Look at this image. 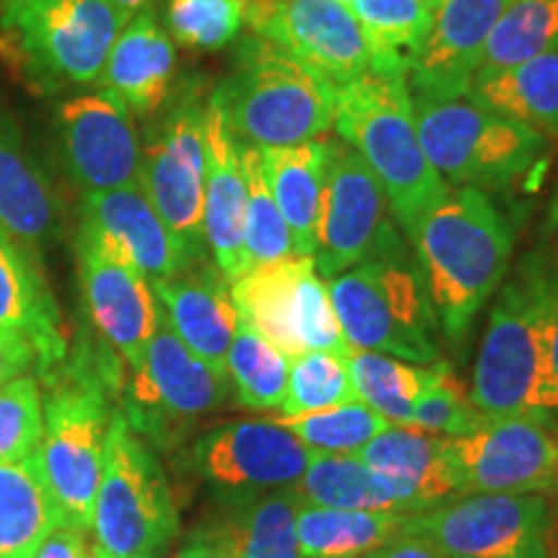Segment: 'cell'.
<instances>
[{
  "mask_svg": "<svg viewBox=\"0 0 558 558\" xmlns=\"http://www.w3.org/2000/svg\"><path fill=\"white\" fill-rule=\"evenodd\" d=\"M78 275L94 329L128 362H143L145 347L158 329V300L150 282L107 246L78 230Z\"/></svg>",
  "mask_w": 558,
  "mask_h": 558,
  "instance_id": "19",
  "label": "cell"
},
{
  "mask_svg": "<svg viewBox=\"0 0 558 558\" xmlns=\"http://www.w3.org/2000/svg\"><path fill=\"white\" fill-rule=\"evenodd\" d=\"M288 369L290 360L239 320V331L226 357V375L233 383L235 399L246 409H279L288 388Z\"/></svg>",
  "mask_w": 558,
  "mask_h": 558,
  "instance_id": "38",
  "label": "cell"
},
{
  "mask_svg": "<svg viewBox=\"0 0 558 558\" xmlns=\"http://www.w3.org/2000/svg\"><path fill=\"white\" fill-rule=\"evenodd\" d=\"M41 393L34 378L5 383L0 388V463H16L37 452L41 442Z\"/></svg>",
  "mask_w": 558,
  "mask_h": 558,
  "instance_id": "43",
  "label": "cell"
},
{
  "mask_svg": "<svg viewBox=\"0 0 558 558\" xmlns=\"http://www.w3.org/2000/svg\"><path fill=\"white\" fill-rule=\"evenodd\" d=\"M380 181L360 153L344 140H329L318 239L313 251L316 271L329 282L401 239Z\"/></svg>",
  "mask_w": 558,
  "mask_h": 558,
  "instance_id": "15",
  "label": "cell"
},
{
  "mask_svg": "<svg viewBox=\"0 0 558 558\" xmlns=\"http://www.w3.org/2000/svg\"><path fill=\"white\" fill-rule=\"evenodd\" d=\"M469 96L543 137L558 140V45L520 65L476 75Z\"/></svg>",
  "mask_w": 558,
  "mask_h": 558,
  "instance_id": "31",
  "label": "cell"
},
{
  "mask_svg": "<svg viewBox=\"0 0 558 558\" xmlns=\"http://www.w3.org/2000/svg\"><path fill=\"white\" fill-rule=\"evenodd\" d=\"M347 369L357 399L390 424L411 422L414 403L432 378V365L422 367L390 354L360 352V349L347 354Z\"/></svg>",
  "mask_w": 558,
  "mask_h": 558,
  "instance_id": "35",
  "label": "cell"
},
{
  "mask_svg": "<svg viewBox=\"0 0 558 558\" xmlns=\"http://www.w3.org/2000/svg\"><path fill=\"white\" fill-rule=\"evenodd\" d=\"M243 21L331 86L373 73L365 32L337 0H243Z\"/></svg>",
  "mask_w": 558,
  "mask_h": 558,
  "instance_id": "16",
  "label": "cell"
},
{
  "mask_svg": "<svg viewBox=\"0 0 558 558\" xmlns=\"http://www.w3.org/2000/svg\"><path fill=\"white\" fill-rule=\"evenodd\" d=\"M543 373H546V267H543V251L535 248L522 256V262L501 284L488 316L476 369H473V407L484 418L538 414L535 403H538Z\"/></svg>",
  "mask_w": 558,
  "mask_h": 558,
  "instance_id": "7",
  "label": "cell"
},
{
  "mask_svg": "<svg viewBox=\"0 0 558 558\" xmlns=\"http://www.w3.org/2000/svg\"><path fill=\"white\" fill-rule=\"evenodd\" d=\"M349 349L432 365L439 360V318L418 259L401 239L326 282Z\"/></svg>",
  "mask_w": 558,
  "mask_h": 558,
  "instance_id": "6",
  "label": "cell"
},
{
  "mask_svg": "<svg viewBox=\"0 0 558 558\" xmlns=\"http://www.w3.org/2000/svg\"><path fill=\"white\" fill-rule=\"evenodd\" d=\"M554 429H556V437H558V418L554 422Z\"/></svg>",
  "mask_w": 558,
  "mask_h": 558,
  "instance_id": "53",
  "label": "cell"
},
{
  "mask_svg": "<svg viewBox=\"0 0 558 558\" xmlns=\"http://www.w3.org/2000/svg\"><path fill=\"white\" fill-rule=\"evenodd\" d=\"M243 26V0H166V32L184 50H222Z\"/></svg>",
  "mask_w": 558,
  "mask_h": 558,
  "instance_id": "40",
  "label": "cell"
},
{
  "mask_svg": "<svg viewBox=\"0 0 558 558\" xmlns=\"http://www.w3.org/2000/svg\"><path fill=\"white\" fill-rule=\"evenodd\" d=\"M262 169L279 213L288 222L298 256L316 251L320 199H324L329 140L318 137L284 148H264Z\"/></svg>",
  "mask_w": 558,
  "mask_h": 558,
  "instance_id": "29",
  "label": "cell"
},
{
  "mask_svg": "<svg viewBox=\"0 0 558 558\" xmlns=\"http://www.w3.org/2000/svg\"><path fill=\"white\" fill-rule=\"evenodd\" d=\"M177 45L150 5L132 13L111 47L101 86L114 90L135 117L150 120L173 90Z\"/></svg>",
  "mask_w": 558,
  "mask_h": 558,
  "instance_id": "25",
  "label": "cell"
},
{
  "mask_svg": "<svg viewBox=\"0 0 558 558\" xmlns=\"http://www.w3.org/2000/svg\"><path fill=\"white\" fill-rule=\"evenodd\" d=\"M235 62L218 96L239 143L284 148L333 128L337 86L259 34L239 37Z\"/></svg>",
  "mask_w": 558,
  "mask_h": 558,
  "instance_id": "5",
  "label": "cell"
},
{
  "mask_svg": "<svg viewBox=\"0 0 558 558\" xmlns=\"http://www.w3.org/2000/svg\"><path fill=\"white\" fill-rule=\"evenodd\" d=\"M481 422L484 416L473 407L471 393L456 375V369L442 360L432 362L429 386L416 399L409 424L435 432V435L463 437L476 429Z\"/></svg>",
  "mask_w": 558,
  "mask_h": 558,
  "instance_id": "42",
  "label": "cell"
},
{
  "mask_svg": "<svg viewBox=\"0 0 558 558\" xmlns=\"http://www.w3.org/2000/svg\"><path fill=\"white\" fill-rule=\"evenodd\" d=\"M509 0H442L422 58L409 75V90L432 99L465 96L478 70L488 34Z\"/></svg>",
  "mask_w": 558,
  "mask_h": 558,
  "instance_id": "22",
  "label": "cell"
},
{
  "mask_svg": "<svg viewBox=\"0 0 558 558\" xmlns=\"http://www.w3.org/2000/svg\"><path fill=\"white\" fill-rule=\"evenodd\" d=\"M209 94L199 78H184L140 140V186L194 262L205 259V122Z\"/></svg>",
  "mask_w": 558,
  "mask_h": 558,
  "instance_id": "10",
  "label": "cell"
},
{
  "mask_svg": "<svg viewBox=\"0 0 558 558\" xmlns=\"http://www.w3.org/2000/svg\"><path fill=\"white\" fill-rule=\"evenodd\" d=\"M424 5H427V9H432V11H437L439 5H442V0H422Z\"/></svg>",
  "mask_w": 558,
  "mask_h": 558,
  "instance_id": "50",
  "label": "cell"
},
{
  "mask_svg": "<svg viewBox=\"0 0 558 558\" xmlns=\"http://www.w3.org/2000/svg\"><path fill=\"white\" fill-rule=\"evenodd\" d=\"M192 456L209 484L248 494L295 486L313 452L271 418H246L209 429L197 439Z\"/></svg>",
  "mask_w": 558,
  "mask_h": 558,
  "instance_id": "18",
  "label": "cell"
},
{
  "mask_svg": "<svg viewBox=\"0 0 558 558\" xmlns=\"http://www.w3.org/2000/svg\"><path fill=\"white\" fill-rule=\"evenodd\" d=\"M90 527L111 558H163L179 527L169 478L122 411L109 422Z\"/></svg>",
  "mask_w": 558,
  "mask_h": 558,
  "instance_id": "8",
  "label": "cell"
},
{
  "mask_svg": "<svg viewBox=\"0 0 558 558\" xmlns=\"http://www.w3.org/2000/svg\"><path fill=\"white\" fill-rule=\"evenodd\" d=\"M241 163L246 177V222H243V246L248 269L295 256L292 233L271 197L262 169V153L254 145L241 143ZM246 269V271H248Z\"/></svg>",
  "mask_w": 558,
  "mask_h": 558,
  "instance_id": "39",
  "label": "cell"
},
{
  "mask_svg": "<svg viewBox=\"0 0 558 558\" xmlns=\"http://www.w3.org/2000/svg\"><path fill=\"white\" fill-rule=\"evenodd\" d=\"M78 230L135 267L150 284L177 277L197 264L140 184L83 194Z\"/></svg>",
  "mask_w": 558,
  "mask_h": 558,
  "instance_id": "20",
  "label": "cell"
},
{
  "mask_svg": "<svg viewBox=\"0 0 558 558\" xmlns=\"http://www.w3.org/2000/svg\"><path fill=\"white\" fill-rule=\"evenodd\" d=\"M62 522L39 448L16 463H0V558H34Z\"/></svg>",
  "mask_w": 558,
  "mask_h": 558,
  "instance_id": "30",
  "label": "cell"
},
{
  "mask_svg": "<svg viewBox=\"0 0 558 558\" xmlns=\"http://www.w3.org/2000/svg\"><path fill=\"white\" fill-rule=\"evenodd\" d=\"M130 373L122 414L137 435L163 448L228 399V375L197 357L173 333L163 311L143 362Z\"/></svg>",
  "mask_w": 558,
  "mask_h": 558,
  "instance_id": "13",
  "label": "cell"
},
{
  "mask_svg": "<svg viewBox=\"0 0 558 558\" xmlns=\"http://www.w3.org/2000/svg\"><path fill=\"white\" fill-rule=\"evenodd\" d=\"M0 329L24 331L39 349L41 369L68 354L62 318L39 269V256L0 226Z\"/></svg>",
  "mask_w": 558,
  "mask_h": 558,
  "instance_id": "27",
  "label": "cell"
},
{
  "mask_svg": "<svg viewBox=\"0 0 558 558\" xmlns=\"http://www.w3.org/2000/svg\"><path fill=\"white\" fill-rule=\"evenodd\" d=\"M60 156L83 192L140 184V135L135 114L107 86L70 96L54 109Z\"/></svg>",
  "mask_w": 558,
  "mask_h": 558,
  "instance_id": "17",
  "label": "cell"
},
{
  "mask_svg": "<svg viewBox=\"0 0 558 558\" xmlns=\"http://www.w3.org/2000/svg\"><path fill=\"white\" fill-rule=\"evenodd\" d=\"M401 533L442 558H548L550 507L541 494H456L407 514Z\"/></svg>",
  "mask_w": 558,
  "mask_h": 558,
  "instance_id": "12",
  "label": "cell"
},
{
  "mask_svg": "<svg viewBox=\"0 0 558 558\" xmlns=\"http://www.w3.org/2000/svg\"><path fill=\"white\" fill-rule=\"evenodd\" d=\"M407 514L300 505L298 543L303 558H362L399 538Z\"/></svg>",
  "mask_w": 558,
  "mask_h": 558,
  "instance_id": "33",
  "label": "cell"
},
{
  "mask_svg": "<svg viewBox=\"0 0 558 558\" xmlns=\"http://www.w3.org/2000/svg\"><path fill=\"white\" fill-rule=\"evenodd\" d=\"M45 380L50 393L41 401V469L68 525L90 530L111 422L109 390L120 373L111 354L81 347L73 360L65 354L45 369Z\"/></svg>",
  "mask_w": 558,
  "mask_h": 558,
  "instance_id": "2",
  "label": "cell"
},
{
  "mask_svg": "<svg viewBox=\"0 0 558 558\" xmlns=\"http://www.w3.org/2000/svg\"><path fill=\"white\" fill-rule=\"evenodd\" d=\"M94 558H111L109 554H104V550L99 546H94Z\"/></svg>",
  "mask_w": 558,
  "mask_h": 558,
  "instance_id": "51",
  "label": "cell"
},
{
  "mask_svg": "<svg viewBox=\"0 0 558 558\" xmlns=\"http://www.w3.org/2000/svg\"><path fill=\"white\" fill-rule=\"evenodd\" d=\"M556 45L558 0H509L494 32L488 34L476 75L520 65Z\"/></svg>",
  "mask_w": 558,
  "mask_h": 558,
  "instance_id": "36",
  "label": "cell"
},
{
  "mask_svg": "<svg viewBox=\"0 0 558 558\" xmlns=\"http://www.w3.org/2000/svg\"><path fill=\"white\" fill-rule=\"evenodd\" d=\"M292 488L300 505L411 514L399 488L357 456H313L303 478Z\"/></svg>",
  "mask_w": 558,
  "mask_h": 558,
  "instance_id": "34",
  "label": "cell"
},
{
  "mask_svg": "<svg viewBox=\"0 0 558 558\" xmlns=\"http://www.w3.org/2000/svg\"><path fill=\"white\" fill-rule=\"evenodd\" d=\"M416 259L439 329L463 339L478 311L505 282L514 228L478 186H452L418 226Z\"/></svg>",
  "mask_w": 558,
  "mask_h": 558,
  "instance_id": "1",
  "label": "cell"
},
{
  "mask_svg": "<svg viewBox=\"0 0 558 558\" xmlns=\"http://www.w3.org/2000/svg\"><path fill=\"white\" fill-rule=\"evenodd\" d=\"M130 19L114 0H3L0 60L39 96L94 86Z\"/></svg>",
  "mask_w": 558,
  "mask_h": 558,
  "instance_id": "4",
  "label": "cell"
},
{
  "mask_svg": "<svg viewBox=\"0 0 558 558\" xmlns=\"http://www.w3.org/2000/svg\"><path fill=\"white\" fill-rule=\"evenodd\" d=\"M450 442L452 437L414 424H390L369 439L357 458L399 488L409 512H418L458 494L450 469Z\"/></svg>",
  "mask_w": 558,
  "mask_h": 558,
  "instance_id": "26",
  "label": "cell"
},
{
  "mask_svg": "<svg viewBox=\"0 0 558 558\" xmlns=\"http://www.w3.org/2000/svg\"><path fill=\"white\" fill-rule=\"evenodd\" d=\"M220 525L205 530L228 558H303L298 543L295 488L230 494Z\"/></svg>",
  "mask_w": 558,
  "mask_h": 558,
  "instance_id": "28",
  "label": "cell"
},
{
  "mask_svg": "<svg viewBox=\"0 0 558 558\" xmlns=\"http://www.w3.org/2000/svg\"><path fill=\"white\" fill-rule=\"evenodd\" d=\"M177 558H228V554L209 538L205 530H202V533L194 535V538L179 550Z\"/></svg>",
  "mask_w": 558,
  "mask_h": 558,
  "instance_id": "48",
  "label": "cell"
},
{
  "mask_svg": "<svg viewBox=\"0 0 558 558\" xmlns=\"http://www.w3.org/2000/svg\"><path fill=\"white\" fill-rule=\"evenodd\" d=\"M246 177L241 163V143L230 128L218 90H209L205 122V202L202 230L205 246L228 282L246 275Z\"/></svg>",
  "mask_w": 558,
  "mask_h": 558,
  "instance_id": "21",
  "label": "cell"
},
{
  "mask_svg": "<svg viewBox=\"0 0 558 558\" xmlns=\"http://www.w3.org/2000/svg\"><path fill=\"white\" fill-rule=\"evenodd\" d=\"M269 418L295 435L313 456H357L369 439L390 427L388 418H383L360 399L329 409Z\"/></svg>",
  "mask_w": 558,
  "mask_h": 558,
  "instance_id": "37",
  "label": "cell"
},
{
  "mask_svg": "<svg viewBox=\"0 0 558 558\" xmlns=\"http://www.w3.org/2000/svg\"><path fill=\"white\" fill-rule=\"evenodd\" d=\"M114 3L120 5V9L128 11V13H135V11L143 9V5H148L150 0H114Z\"/></svg>",
  "mask_w": 558,
  "mask_h": 558,
  "instance_id": "49",
  "label": "cell"
},
{
  "mask_svg": "<svg viewBox=\"0 0 558 558\" xmlns=\"http://www.w3.org/2000/svg\"><path fill=\"white\" fill-rule=\"evenodd\" d=\"M362 558H442L435 548L427 546L424 541L411 538V535H399V538L388 541L386 546L369 550L367 556Z\"/></svg>",
  "mask_w": 558,
  "mask_h": 558,
  "instance_id": "47",
  "label": "cell"
},
{
  "mask_svg": "<svg viewBox=\"0 0 558 558\" xmlns=\"http://www.w3.org/2000/svg\"><path fill=\"white\" fill-rule=\"evenodd\" d=\"M0 226L32 254L60 233V197L26 143L16 117L0 101Z\"/></svg>",
  "mask_w": 558,
  "mask_h": 558,
  "instance_id": "24",
  "label": "cell"
},
{
  "mask_svg": "<svg viewBox=\"0 0 558 558\" xmlns=\"http://www.w3.org/2000/svg\"><path fill=\"white\" fill-rule=\"evenodd\" d=\"M543 251V267H546V373H543L538 409L541 416L556 422L558 414V243Z\"/></svg>",
  "mask_w": 558,
  "mask_h": 558,
  "instance_id": "44",
  "label": "cell"
},
{
  "mask_svg": "<svg viewBox=\"0 0 558 558\" xmlns=\"http://www.w3.org/2000/svg\"><path fill=\"white\" fill-rule=\"evenodd\" d=\"M239 320L288 360L305 352H333L347 357L349 349L333 313L326 279L311 256H288L248 269L230 282Z\"/></svg>",
  "mask_w": 558,
  "mask_h": 558,
  "instance_id": "11",
  "label": "cell"
},
{
  "mask_svg": "<svg viewBox=\"0 0 558 558\" xmlns=\"http://www.w3.org/2000/svg\"><path fill=\"white\" fill-rule=\"evenodd\" d=\"M337 3H344V5H349V3H352V0H337Z\"/></svg>",
  "mask_w": 558,
  "mask_h": 558,
  "instance_id": "52",
  "label": "cell"
},
{
  "mask_svg": "<svg viewBox=\"0 0 558 558\" xmlns=\"http://www.w3.org/2000/svg\"><path fill=\"white\" fill-rule=\"evenodd\" d=\"M416 132L429 163L445 181L494 186L522 177L546 153V137L509 120L469 94L432 99L411 94Z\"/></svg>",
  "mask_w": 558,
  "mask_h": 558,
  "instance_id": "9",
  "label": "cell"
},
{
  "mask_svg": "<svg viewBox=\"0 0 558 558\" xmlns=\"http://www.w3.org/2000/svg\"><path fill=\"white\" fill-rule=\"evenodd\" d=\"M357 401L347 369V357L333 352H305L290 360L288 388H284V414L329 409L339 403Z\"/></svg>",
  "mask_w": 558,
  "mask_h": 558,
  "instance_id": "41",
  "label": "cell"
},
{
  "mask_svg": "<svg viewBox=\"0 0 558 558\" xmlns=\"http://www.w3.org/2000/svg\"><path fill=\"white\" fill-rule=\"evenodd\" d=\"M150 288L173 333L207 365L226 373L228 349L239 331V311L218 264L213 267L197 262Z\"/></svg>",
  "mask_w": 558,
  "mask_h": 558,
  "instance_id": "23",
  "label": "cell"
},
{
  "mask_svg": "<svg viewBox=\"0 0 558 558\" xmlns=\"http://www.w3.org/2000/svg\"><path fill=\"white\" fill-rule=\"evenodd\" d=\"M34 558H94V548H88L86 530L62 522L41 541Z\"/></svg>",
  "mask_w": 558,
  "mask_h": 558,
  "instance_id": "46",
  "label": "cell"
},
{
  "mask_svg": "<svg viewBox=\"0 0 558 558\" xmlns=\"http://www.w3.org/2000/svg\"><path fill=\"white\" fill-rule=\"evenodd\" d=\"M349 11L367 37L373 73L409 81L432 34L435 11L422 0H352Z\"/></svg>",
  "mask_w": 558,
  "mask_h": 558,
  "instance_id": "32",
  "label": "cell"
},
{
  "mask_svg": "<svg viewBox=\"0 0 558 558\" xmlns=\"http://www.w3.org/2000/svg\"><path fill=\"white\" fill-rule=\"evenodd\" d=\"M333 128L380 181L396 226L414 246L418 226L450 186L422 148L409 81L365 73L337 86Z\"/></svg>",
  "mask_w": 558,
  "mask_h": 558,
  "instance_id": "3",
  "label": "cell"
},
{
  "mask_svg": "<svg viewBox=\"0 0 558 558\" xmlns=\"http://www.w3.org/2000/svg\"><path fill=\"white\" fill-rule=\"evenodd\" d=\"M450 469L458 494H546L558 488L554 418L538 414L484 418L452 437Z\"/></svg>",
  "mask_w": 558,
  "mask_h": 558,
  "instance_id": "14",
  "label": "cell"
},
{
  "mask_svg": "<svg viewBox=\"0 0 558 558\" xmlns=\"http://www.w3.org/2000/svg\"><path fill=\"white\" fill-rule=\"evenodd\" d=\"M37 360L39 349L32 337L16 329H0V388L21 378Z\"/></svg>",
  "mask_w": 558,
  "mask_h": 558,
  "instance_id": "45",
  "label": "cell"
}]
</instances>
